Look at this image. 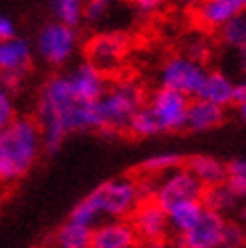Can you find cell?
<instances>
[{"label":"cell","mask_w":246,"mask_h":248,"mask_svg":"<svg viewBox=\"0 0 246 248\" xmlns=\"http://www.w3.org/2000/svg\"><path fill=\"white\" fill-rule=\"evenodd\" d=\"M85 0H53V15L59 22L77 27L83 20Z\"/></svg>","instance_id":"cell-24"},{"label":"cell","mask_w":246,"mask_h":248,"mask_svg":"<svg viewBox=\"0 0 246 248\" xmlns=\"http://www.w3.org/2000/svg\"><path fill=\"white\" fill-rule=\"evenodd\" d=\"M184 164V157L176 152H162V154H155L152 157H147L145 162L139 166V171H147V173H164L171 168H178Z\"/></svg>","instance_id":"cell-25"},{"label":"cell","mask_w":246,"mask_h":248,"mask_svg":"<svg viewBox=\"0 0 246 248\" xmlns=\"http://www.w3.org/2000/svg\"><path fill=\"white\" fill-rule=\"evenodd\" d=\"M145 101L143 89L133 79H117L107 83L105 93L95 101L97 131L127 133V125Z\"/></svg>","instance_id":"cell-3"},{"label":"cell","mask_w":246,"mask_h":248,"mask_svg":"<svg viewBox=\"0 0 246 248\" xmlns=\"http://www.w3.org/2000/svg\"><path fill=\"white\" fill-rule=\"evenodd\" d=\"M240 10H244L242 0H202L192 12L200 29L216 32L232 16H236Z\"/></svg>","instance_id":"cell-14"},{"label":"cell","mask_w":246,"mask_h":248,"mask_svg":"<svg viewBox=\"0 0 246 248\" xmlns=\"http://www.w3.org/2000/svg\"><path fill=\"white\" fill-rule=\"evenodd\" d=\"M91 230L79 222L67 220L63 226H59L55 234V244L61 248H89L91 246Z\"/></svg>","instance_id":"cell-21"},{"label":"cell","mask_w":246,"mask_h":248,"mask_svg":"<svg viewBox=\"0 0 246 248\" xmlns=\"http://www.w3.org/2000/svg\"><path fill=\"white\" fill-rule=\"evenodd\" d=\"M226 119V107H220L212 101L200 97H192L186 115V127L192 133H206L220 127Z\"/></svg>","instance_id":"cell-15"},{"label":"cell","mask_w":246,"mask_h":248,"mask_svg":"<svg viewBox=\"0 0 246 248\" xmlns=\"http://www.w3.org/2000/svg\"><path fill=\"white\" fill-rule=\"evenodd\" d=\"M138 242V234L129 218H107L91 230L93 248H131Z\"/></svg>","instance_id":"cell-12"},{"label":"cell","mask_w":246,"mask_h":248,"mask_svg":"<svg viewBox=\"0 0 246 248\" xmlns=\"http://www.w3.org/2000/svg\"><path fill=\"white\" fill-rule=\"evenodd\" d=\"M188 95H184L180 91L168 89V87L159 85L152 95L147 97L145 105L152 109V113L159 121L164 133H174L182 131L186 127V115H188V105H190Z\"/></svg>","instance_id":"cell-7"},{"label":"cell","mask_w":246,"mask_h":248,"mask_svg":"<svg viewBox=\"0 0 246 248\" xmlns=\"http://www.w3.org/2000/svg\"><path fill=\"white\" fill-rule=\"evenodd\" d=\"M67 79H69L73 95L83 103H95L105 93L107 83H109L105 73H101L89 61H85V63L73 69L67 75Z\"/></svg>","instance_id":"cell-13"},{"label":"cell","mask_w":246,"mask_h":248,"mask_svg":"<svg viewBox=\"0 0 246 248\" xmlns=\"http://www.w3.org/2000/svg\"><path fill=\"white\" fill-rule=\"evenodd\" d=\"M202 192H204V186L200 184V180L182 164L178 168H171L164 173H159L154 200L164 210H168L174 204L186 202V200H200Z\"/></svg>","instance_id":"cell-5"},{"label":"cell","mask_w":246,"mask_h":248,"mask_svg":"<svg viewBox=\"0 0 246 248\" xmlns=\"http://www.w3.org/2000/svg\"><path fill=\"white\" fill-rule=\"evenodd\" d=\"M186 166L204 186H216L226 182V164L214 155H192L184 159Z\"/></svg>","instance_id":"cell-20"},{"label":"cell","mask_w":246,"mask_h":248,"mask_svg":"<svg viewBox=\"0 0 246 248\" xmlns=\"http://www.w3.org/2000/svg\"><path fill=\"white\" fill-rule=\"evenodd\" d=\"M226 216L214 212V210L204 208V212L190 232L184 236L174 238L176 244L186 246V248H220L222 244V232L226 226Z\"/></svg>","instance_id":"cell-11"},{"label":"cell","mask_w":246,"mask_h":248,"mask_svg":"<svg viewBox=\"0 0 246 248\" xmlns=\"http://www.w3.org/2000/svg\"><path fill=\"white\" fill-rule=\"evenodd\" d=\"M125 51H127V41L119 32L97 34L87 43V48H85L87 61L91 65H95L101 73H105V75L119 69Z\"/></svg>","instance_id":"cell-10"},{"label":"cell","mask_w":246,"mask_h":248,"mask_svg":"<svg viewBox=\"0 0 246 248\" xmlns=\"http://www.w3.org/2000/svg\"><path fill=\"white\" fill-rule=\"evenodd\" d=\"M236 61H238V67L242 69V73L246 71V45L244 46H240V48H236Z\"/></svg>","instance_id":"cell-37"},{"label":"cell","mask_w":246,"mask_h":248,"mask_svg":"<svg viewBox=\"0 0 246 248\" xmlns=\"http://www.w3.org/2000/svg\"><path fill=\"white\" fill-rule=\"evenodd\" d=\"M129 222L139 242L162 244L171 238L168 226V212L155 200H139V204L129 214Z\"/></svg>","instance_id":"cell-8"},{"label":"cell","mask_w":246,"mask_h":248,"mask_svg":"<svg viewBox=\"0 0 246 248\" xmlns=\"http://www.w3.org/2000/svg\"><path fill=\"white\" fill-rule=\"evenodd\" d=\"M32 51L31 45L18 39V36H10V39L0 41V71H20L27 73L31 67Z\"/></svg>","instance_id":"cell-18"},{"label":"cell","mask_w":246,"mask_h":248,"mask_svg":"<svg viewBox=\"0 0 246 248\" xmlns=\"http://www.w3.org/2000/svg\"><path fill=\"white\" fill-rule=\"evenodd\" d=\"M101 220L107 218H129V214L139 204V194L135 178L123 176L103 182L87 196Z\"/></svg>","instance_id":"cell-4"},{"label":"cell","mask_w":246,"mask_h":248,"mask_svg":"<svg viewBox=\"0 0 246 248\" xmlns=\"http://www.w3.org/2000/svg\"><path fill=\"white\" fill-rule=\"evenodd\" d=\"M16 31H15V24H12L10 18L6 16H0V41L2 39H10V36H15Z\"/></svg>","instance_id":"cell-34"},{"label":"cell","mask_w":246,"mask_h":248,"mask_svg":"<svg viewBox=\"0 0 246 248\" xmlns=\"http://www.w3.org/2000/svg\"><path fill=\"white\" fill-rule=\"evenodd\" d=\"M200 202L204 204V208L214 210V212L222 214L226 218H232V216H236L242 200L230 190V186L226 182H222L216 186H206L200 196Z\"/></svg>","instance_id":"cell-19"},{"label":"cell","mask_w":246,"mask_h":248,"mask_svg":"<svg viewBox=\"0 0 246 248\" xmlns=\"http://www.w3.org/2000/svg\"><path fill=\"white\" fill-rule=\"evenodd\" d=\"M206 71L208 69L200 61H196L188 55H176V57H169L162 65L159 85L180 91L188 97H196V93H198L200 85L206 77Z\"/></svg>","instance_id":"cell-6"},{"label":"cell","mask_w":246,"mask_h":248,"mask_svg":"<svg viewBox=\"0 0 246 248\" xmlns=\"http://www.w3.org/2000/svg\"><path fill=\"white\" fill-rule=\"evenodd\" d=\"M242 4H244V8H246V0H242Z\"/></svg>","instance_id":"cell-40"},{"label":"cell","mask_w":246,"mask_h":248,"mask_svg":"<svg viewBox=\"0 0 246 248\" xmlns=\"http://www.w3.org/2000/svg\"><path fill=\"white\" fill-rule=\"evenodd\" d=\"M169 0H129V4L141 12V15H152V12H157L159 8H164Z\"/></svg>","instance_id":"cell-32"},{"label":"cell","mask_w":246,"mask_h":248,"mask_svg":"<svg viewBox=\"0 0 246 248\" xmlns=\"http://www.w3.org/2000/svg\"><path fill=\"white\" fill-rule=\"evenodd\" d=\"M69 220L79 222V224H83V226L93 228V226H97V224L101 222V216H99V212L95 210V206L91 204L89 198H85V200H81L75 208L71 210Z\"/></svg>","instance_id":"cell-27"},{"label":"cell","mask_w":246,"mask_h":248,"mask_svg":"<svg viewBox=\"0 0 246 248\" xmlns=\"http://www.w3.org/2000/svg\"><path fill=\"white\" fill-rule=\"evenodd\" d=\"M169 2L174 4L176 8H180V10H194L202 2V0H169Z\"/></svg>","instance_id":"cell-36"},{"label":"cell","mask_w":246,"mask_h":248,"mask_svg":"<svg viewBox=\"0 0 246 248\" xmlns=\"http://www.w3.org/2000/svg\"><path fill=\"white\" fill-rule=\"evenodd\" d=\"M246 246V228L238 220H226V226L222 232V244L220 248H244Z\"/></svg>","instance_id":"cell-28"},{"label":"cell","mask_w":246,"mask_h":248,"mask_svg":"<svg viewBox=\"0 0 246 248\" xmlns=\"http://www.w3.org/2000/svg\"><path fill=\"white\" fill-rule=\"evenodd\" d=\"M15 117L16 111H15V103H12V93L0 85V129L6 127Z\"/></svg>","instance_id":"cell-29"},{"label":"cell","mask_w":246,"mask_h":248,"mask_svg":"<svg viewBox=\"0 0 246 248\" xmlns=\"http://www.w3.org/2000/svg\"><path fill=\"white\" fill-rule=\"evenodd\" d=\"M109 6H111V0H87L83 8V18H87L89 22H99L107 15Z\"/></svg>","instance_id":"cell-30"},{"label":"cell","mask_w":246,"mask_h":248,"mask_svg":"<svg viewBox=\"0 0 246 248\" xmlns=\"http://www.w3.org/2000/svg\"><path fill=\"white\" fill-rule=\"evenodd\" d=\"M226 184L240 200H246V159L226 164Z\"/></svg>","instance_id":"cell-26"},{"label":"cell","mask_w":246,"mask_h":248,"mask_svg":"<svg viewBox=\"0 0 246 248\" xmlns=\"http://www.w3.org/2000/svg\"><path fill=\"white\" fill-rule=\"evenodd\" d=\"M216 32H218L220 43L226 48L236 51V48L244 46L246 45V8L240 10L236 16H232L226 24H222Z\"/></svg>","instance_id":"cell-23"},{"label":"cell","mask_w":246,"mask_h":248,"mask_svg":"<svg viewBox=\"0 0 246 248\" xmlns=\"http://www.w3.org/2000/svg\"><path fill=\"white\" fill-rule=\"evenodd\" d=\"M43 150L41 127L34 117H15L0 129V182L15 184L34 166Z\"/></svg>","instance_id":"cell-2"},{"label":"cell","mask_w":246,"mask_h":248,"mask_svg":"<svg viewBox=\"0 0 246 248\" xmlns=\"http://www.w3.org/2000/svg\"><path fill=\"white\" fill-rule=\"evenodd\" d=\"M24 75H27V73H20V71H0V85H2L6 91L15 93L20 89Z\"/></svg>","instance_id":"cell-31"},{"label":"cell","mask_w":246,"mask_h":248,"mask_svg":"<svg viewBox=\"0 0 246 248\" xmlns=\"http://www.w3.org/2000/svg\"><path fill=\"white\" fill-rule=\"evenodd\" d=\"M234 89H236V81L232 79L228 73L224 71H206V77L200 85L196 97L212 101L220 107H230L234 105Z\"/></svg>","instance_id":"cell-16"},{"label":"cell","mask_w":246,"mask_h":248,"mask_svg":"<svg viewBox=\"0 0 246 248\" xmlns=\"http://www.w3.org/2000/svg\"><path fill=\"white\" fill-rule=\"evenodd\" d=\"M166 212H168V226L171 238H180L198 224V220L204 212V204L200 200H186L174 204Z\"/></svg>","instance_id":"cell-17"},{"label":"cell","mask_w":246,"mask_h":248,"mask_svg":"<svg viewBox=\"0 0 246 248\" xmlns=\"http://www.w3.org/2000/svg\"><path fill=\"white\" fill-rule=\"evenodd\" d=\"M244 99H246V71H244L242 79L236 83V89H234V105L240 103V101H244Z\"/></svg>","instance_id":"cell-35"},{"label":"cell","mask_w":246,"mask_h":248,"mask_svg":"<svg viewBox=\"0 0 246 248\" xmlns=\"http://www.w3.org/2000/svg\"><path fill=\"white\" fill-rule=\"evenodd\" d=\"M77 48V32L75 27L63 22H51L39 32L36 39V51L51 65H63L73 57Z\"/></svg>","instance_id":"cell-9"},{"label":"cell","mask_w":246,"mask_h":248,"mask_svg":"<svg viewBox=\"0 0 246 248\" xmlns=\"http://www.w3.org/2000/svg\"><path fill=\"white\" fill-rule=\"evenodd\" d=\"M208 53H210V46H208L202 39H196V41L188 46V51L184 53V55H188V57H192V59H196V61H200V63H204V59L208 57Z\"/></svg>","instance_id":"cell-33"},{"label":"cell","mask_w":246,"mask_h":248,"mask_svg":"<svg viewBox=\"0 0 246 248\" xmlns=\"http://www.w3.org/2000/svg\"><path fill=\"white\" fill-rule=\"evenodd\" d=\"M36 123L41 127L43 147L57 152L69 133L97 131L95 103H83L73 95L67 75H57L41 89L36 101Z\"/></svg>","instance_id":"cell-1"},{"label":"cell","mask_w":246,"mask_h":248,"mask_svg":"<svg viewBox=\"0 0 246 248\" xmlns=\"http://www.w3.org/2000/svg\"><path fill=\"white\" fill-rule=\"evenodd\" d=\"M236 109H238V117L246 123V99H244V101H240V103H236Z\"/></svg>","instance_id":"cell-39"},{"label":"cell","mask_w":246,"mask_h":248,"mask_svg":"<svg viewBox=\"0 0 246 248\" xmlns=\"http://www.w3.org/2000/svg\"><path fill=\"white\" fill-rule=\"evenodd\" d=\"M236 218H238V222L246 228V200H242L240 202V206H238V212H236Z\"/></svg>","instance_id":"cell-38"},{"label":"cell","mask_w":246,"mask_h":248,"mask_svg":"<svg viewBox=\"0 0 246 248\" xmlns=\"http://www.w3.org/2000/svg\"><path fill=\"white\" fill-rule=\"evenodd\" d=\"M127 133L133 135V138H155V135H162L164 133L162 125H159V121L152 113V109L145 105V101L133 113L129 125H127Z\"/></svg>","instance_id":"cell-22"}]
</instances>
